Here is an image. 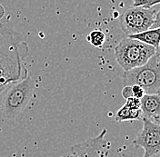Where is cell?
Instances as JSON below:
<instances>
[{
  "label": "cell",
  "instance_id": "cell-1",
  "mask_svg": "<svg viewBox=\"0 0 160 157\" xmlns=\"http://www.w3.org/2000/svg\"><path fill=\"white\" fill-rule=\"evenodd\" d=\"M28 55V46L23 36L8 19L0 22V85H8L22 78L28 70L23 60Z\"/></svg>",
  "mask_w": 160,
  "mask_h": 157
},
{
  "label": "cell",
  "instance_id": "cell-2",
  "mask_svg": "<svg viewBox=\"0 0 160 157\" xmlns=\"http://www.w3.org/2000/svg\"><path fill=\"white\" fill-rule=\"evenodd\" d=\"M34 90L35 80L28 75V72L20 80L11 83L2 94L4 96L0 110L3 117L8 120L18 117L29 105Z\"/></svg>",
  "mask_w": 160,
  "mask_h": 157
},
{
  "label": "cell",
  "instance_id": "cell-3",
  "mask_svg": "<svg viewBox=\"0 0 160 157\" xmlns=\"http://www.w3.org/2000/svg\"><path fill=\"white\" fill-rule=\"evenodd\" d=\"M155 53L153 47L128 37L121 40L115 47L116 60L124 71L146 65Z\"/></svg>",
  "mask_w": 160,
  "mask_h": 157
},
{
  "label": "cell",
  "instance_id": "cell-4",
  "mask_svg": "<svg viewBox=\"0 0 160 157\" xmlns=\"http://www.w3.org/2000/svg\"><path fill=\"white\" fill-rule=\"evenodd\" d=\"M125 86H138L146 95H155L160 89V64L153 56L148 62L139 67L124 71L122 76Z\"/></svg>",
  "mask_w": 160,
  "mask_h": 157
},
{
  "label": "cell",
  "instance_id": "cell-5",
  "mask_svg": "<svg viewBox=\"0 0 160 157\" xmlns=\"http://www.w3.org/2000/svg\"><path fill=\"white\" fill-rule=\"evenodd\" d=\"M157 10L144 7H129L120 17L121 30L128 36L143 33L152 28Z\"/></svg>",
  "mask_w": 160,
  "mask_h": 157
},
{
  "label": "cell",
  "instance_id": "cell-6",
  "mask_svg": "<svg viewBox=\"0 0 160 157\" xmlns=\"http://www.w3.org/2000/svg\"><path fill=\"white\" fill-rule=\"evenodd\" d=\"M143 128L133 145L136 149L143 148V157H153L160 153V125L149 119L142 118Z\"/></svg>",
  "mask_w": 160,
  "mask_h": 157
},
{
  "label": "cell",
  "instance_id": "cell-7",
  "mask_svg": "<svg viewBox=\"0 0 160 157\" xmlns=\"http://www.w3.org/2000/svg\"><path fill=\"white\" fill-rule=\"evenodd\" d=\"M107 133L108 131L103 129L96 137L73 145L70 149L69 157H108L110 144L105 140Z\"/></svg>",
  "mask_w": 160,
  "mask_h": 157
},
{
  "label": "cell",
  "instance_id": "cell-8",
  "mask_svg": "<svg viewBox=\"0 0 160 157\" xmlns=\"http://www.w3.org/2000/svg\"><path fill=\"white\" fill-rule=\"evenodd\" d=\"M142 118L151 121L160 117V95H145L140 99Z\"/></svg>",
  "mask_w": 160,
  "mask_h": 157
},
{
  "label": "cell",
  "instance_id": "cell-9",
  "mask_svg": "<svg viewBox=\"0 0 160 157\" xmlns=\"http://www.w3.org/2000/svg\"><path fill=\"white\" fill-rule=\"evenodd\" d=\"M129 38L139 40L141 42L153 47L155 49L158 47L160 43V27L150 28L143 33L136 34L132 36H128Z\"/></svg>",
  "mask_w": 160,
  "mask_h": 157
},
{
  "label": "cell",
  "instance_id": "cell-10",
  "mask_svg": "<svg viewBox=\"0 0 160 157\" xmlns=\"http://www.w3.org/2000/svg\"><path fill=\"white\" fill-rule=\"evenodd\" d=\"M139 119H142L141 109H130L126 105H124L120 108L115 115L116 122H125V121L139 120Z\"/></svg>",
  "mask_w": 160,
  "mask_h": 157
},
{
  "label": "cell",
  "instance_id": "cell-11",
  "mask_svg": "<svg viewBox=\"0 0 160 157\" xmlns=\"http://www.w3.org/2000/svg\"><path fill=\"white\" fill-rule=\"evenodd\" d=\"M87 41L95 47H102L106 42V35L103 31L98 29L91 31L87 37Z\"/></svg>",
  "mask_w": 160,
  "mask_h": 157
},
{
  "label": "cell",
  "instance_id": "cell-12",
  "mask_svg": "<svg viewBox=\"0 0 160 157\" xmlns=\"http://www.w3.org/2000/svg\"><path fill=\"white\" fill-rule=\"evenodd\" d=\"M156 5H160V0H133V7L151 8Z\"/></svg>",
  "mask_w": 160,
  "mask_h": 157
},
{
  "label": "cell",
  "instance_id": "cell-13",
  "mask_svg": "<svg viewBox=\"0 0 160 157\" xmlns=\"http://www.w3.org/2000/svg\"><path fill=\"white\" fill-rule=\"evenodd\" d=\"M125 105H126L128 107H129L130 109H140V107H141L140 99L136 98V97H130V98H128Z\"/></svg>",
  "mask_w": 160,
  "mask_h": 157
},
{
  "label": "cell",
  "instance_id": "cell-14",
  "mask_svg": "<svg viewBox=\"0 0 160 157\" xmlns=\"http://www.w3.org/2000/svg\"><path fill=\"white\" fill-rule=\"evenodd\" d=\"M131 89H132V93H133V97H136L138 99H141L146 94H145V91L143 89L141 88L138 86H131Z\"/></svg>",
  "mask_w": 160,
  "mask_h": 157
},
{
  "label": "cell",
  "instance_id": "cell-15",
  "mask_svg": "<svg viewBox=\"0 0 160 157\" xmlns=\"http://www.w3.org/2000/svg\"><path fill=\"white\" fill-rule=\"evenodd\" d=\"M122 96L125 99L133 97V93H132L131 86H124V88L122 89Z\"/></svg>",
  "mask_w": 160,
  "mask_h": 157
},
{
  "label": "cell",
  "instance_id": "cell-16",
  "mask_svg": "<svg viewBox=\"0 0 160 157\" xmlns=\"http://www.w3.org/2000/svg\"><path fill=\"white\" fill-rule=\"evenodd\" d=\"M157 27H160V7L159 9L157 10L156 17H155V22L153 24L152 28H157Z\"/></svg>",
  "mask_w": 160,
  "mask_h": 157
},
{
  "label": "cell",
  "instance_id": "cell-17",
  "mask_svg": "<svg viewBox=\"0 0 160 157\" xmlns=\"http://www.w3.org/2000/svg\"><path fill=\"white\" fill-rule=\"evenodd\" d=\"M155 56L157 57V60H158V62L160 64V43L159 45H158V47L156 49V53H155Z\"/></svg>",
  "mask_w": 160,
  "mask_h": 157
},
{
  "label": "cell",
  "instance_id": "cell-18",
  "mask_svg": "<svg viewBox=\"0 0 160 157\" xmlns=\"http://www.w3.org/2000/svg\"><path fill=\"white\" fill-rule=\"evenodd\" d=\"M10 84L8 85H0V96H2V94L5 92V90L8 87V86H9Z\"/></svg>",
  "mask_w": 160,
  "mask_h": 157
},
{
  "label": "cell",
  "instance_id": "cell-19",
  "mask_svg": "<svg viewBox=\"0 0 160 157\" xmlns=\"http://www.w3.org/2000/svg\"><path fill=\"white\" fill-rule=\"evenodd\" d=\"M5 16V8L2 5H0V20L2 19Z\"/></svg>",
  "mask_w": 160,
  "mask_h": 157
},
{
  "label": "cell",
  "instance_id": "cell-20",
  "mask_svg": "<svg viewBox=\"0 0 160 157\" xmlns=\"http://www.w3.org/2000/svg\"><path fill=\"white\" fill-rule=\"evenodd\" d=\"M153 122H155L156 124H158V125H160V117L157 118V119H155V120H153Z\"/></svg>",
  "mask_w": 160,
  "mask_h": 157
},
{
  "label": "cell",
  "instance_id": "cell-21",
  "mask_svg": "<svg viewBox=\"0 0 160 157\" xmlns=\"http://www.w3.org/2000/svg\"><path fill=\"white\" fill-rule=\"evenodd\" d=\"M158 95H160V89L158 90Z\"/></svg>",
  "mask_w": 160,
  "mask_h": 157
}]
</instances>
